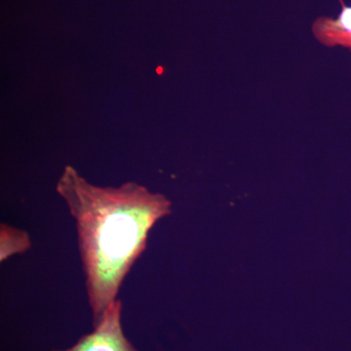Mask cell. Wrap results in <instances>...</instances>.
Masks as SVG:
<instances>
[{
    "label": "cell",
    "mask_w": 351,
    "mask_h": 351,
    "mask_svg": "<svg viewBox=\"0 0 351 351\" xmlns=\"http://www.w3.org/2000/svg\"><path fill=\"white\" fill-rule=\"evenodd\" d=\"M58 195L75 221L88 302L96 325L119 300L126 276L147 248L157 221L172 212L171 201L135 182L100 186L66 165Z\"/></svg>",
    "instance_id": "obj_1"
},
{
    "label": "cell",
    "mask_w": 351,
    "mask_h": 351,
    "mask_svg": "<svg viewBox=\"0 0 351 351\" xmlns=\"http://www.w3.org/2000/svg\"><path fill=\"white\" fill-rule=\"evenodd\" d=\"M53 351H138L127 339L122 327V302L108 307L94 330L66 350Z\"/></svg>",
    "instance_id": "obj_2"
},
{
    "label": "cell",
    "mask_w": 351,
    "mask_h": 351,
    "mask_svg": "<svg viewBox=\"0 0 351 351\" xmlns=\"http://www.w3.org/2000/svg\"><path fill=\"white\" fill-rule=\"evenodd\" d=\"M313 32L327 46H343L351 50V7H343L337 19L320 18L314 23Z\"/></svg>",
    "instance_id": "obj_3"
},
{
    "label": "cell",
    "mask_w": 351,
    "mask_h": 351,
    "mask_svg": "<svg viewBox=\"0 0 351 351\" xmlns=\"http://www.w3.org/2000/svg\"><path fill=\"white\" fill-rule=\"evenodd\" d=\"M31 248V237L25 230L6 223L0 225V262L24 254Z\"/></svg>",
    "instance_id": "obj_4"
}]
</instances>
